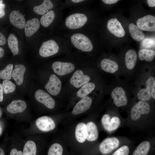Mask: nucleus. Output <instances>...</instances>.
Returning a JSON list of instances; mask_svg holds the SVG:
<instances>
[{"label": "nucleus", "mask_w": 155, "mask_h": 155, "mask_svg": "<svg viewBox=\"0 0 155 155\" xmlns=\"http://www.w3.org/2000/svg\"><path fill=\"white\" fill-rule=\"evenodd\" d=\"M119 144V141L117 138L115 137L107 138L100 144L99 150L102 154H106L117 148Z\"/></svg>", "instance_id": "nucleus-5"}, {"label": "nucleus", "mask_w": 155, "mask_h": 155, "mask_svg": "<svg viewBox=\"0 0 155 155\" xmlns=\"http://www.w3.org/2000/svg\"><path fill=\"white\" fill-rule=\"evenodd\" d=\"M36 125L40 130L48 132L53 130L55 127V123L51 117L46 116L38 118L36 121Z\"/></svg>", "instance_id": "nucleus-9"}, {"label": "nucleus", "mask_w": 155, "mask_h": 155, "mask_svg": "<svg viewBox=\"0 0 155 155\" xmlns=\"http://www.w3.org/2000/svg\"><path fill=\"white\" fill-rule=\"evenodd\" d=\"M86 125V139L90 142L96 140L98 136V132L97 126L93 122H88Z\"/></svg>", "instance_id": "nucleus-21"}, {"label": "nucleus", "mask_w": 155, "mask_h": 155, "mask_svg": "<svg viewBox=\"0 0 155 155\" xmlns=\"http://www.w3.org/2000/svg\"><path fill=\"white\" fill-rule=\"evenodd\" d=\"M137 26L142 30L150 32L155 31V17L151 15H147L138 19Z\"/></svg>", "instance_id": "nucleus-6"}, {"label": "nucleus", "mask_w": 155, "mask_h": 155, "mask_svg": "<svg viewBox=\"0 0 155 155\" xmlns=\"http://www.w3.org/2000/svg\"><path fill=\"white\" fill-rule=\"evenodd\" d=\"M1 109H0V117H1Z\"/></svg>", "instance_id": "nucleus-49"}, {"label": "nucleus", "mask_w": 155, "mask_h": 155, "mask_svg": "<svg viewBox=\"0 0 155 155\" xmlns=\"http://www.w3.org/2000/svg\"><path fill=\"white\" fill-rule=\"evenodd\" d=\"M139 57L141 60H145L147 61H152L155 56V52L152 49H142L138 52Z\"/></svg>", "instance_id": "nucleus-30"}, {"label": "nucleus", "mask_w": 155, "mask_h": 155, "mask_svg": "<svg viewBox=\"0 0 155 155\" xmlns=\"http://www.w3.org/2000/svg\"><path fill=\"white\" fill-rule=\"evenodd\" d=\"M13 65L11 64L7 65L5 68L0 71V79L2 80H10L13 69Z\"/></svg>", "instance_id": "nucleus-33"}, {"label": "nucleus", "mask_w": 155, "mask_h": 155, "mask_svg": "<svg viewBox=\"0 0 155 155\" xmlns=\"http://www.w3.org/2000/svg\"><path fill=\"white\" fill-rule=\"evenodd\" d=\"M27 104L25 101L18 100L13 101L7 107V111L11 113H22L25 110Z\"/></svg>", "instance_id": "nucleus-18"}, {"label": "nucleus", "mask_w": 155, "mask_h": 155, "mask_svg": "<svg viewBox=\"0 0 155 155\" xmlns=\"http://www.w3.org/2000/svg\"><path fill=\"white\" fill-rule=\"evenodd\" d=\"M101 122L104 128L109 132L117 129L121 123L120 119L118 117L114 116L111 118L109 115L107 114L103 116Z\"/></svg>", "instance_id": "nucleus-11"}, {"label": "nucleus", "mask_w": 155, "mask_h": 155, "mask_svg": "<svg viewBox=\"0 0 155 155\" xmlns=\"http://www.w3.org/2000/svg\"><path fill=\"white\" fill-rule=\"evenodd\" d=\"M84 0H72L71 1L74 3H78L84 1Z\"/></svg>", "instance_id": "nucleus-47"}, {"label": "nucleus", "mask_w": 155, "mask_h": 155, "mask_svg": "<svg viewBox=\"0 0 155 155\" xmlns=\"http://www.w3.org/2000/svg\"><path fill=\"white\" fill-rule=\"evenodd\" d=\"M52 67L55 73L62 76L73 71L74 69L75 66L71 63L57 61L53 64Z\"/></svg>", "instance_id": "nucleus-8"}, {"label": "nucleus", "mask_w": 155, "mask_h": 155, "mask_svg": "<svg viewBox=\"0 0 155 155\" xmlns=\"http://www.w3.org/2000/svg\"><path fill=\"white\" fill-rule=\"evenodd\" d=\"M36 99L39 102L43 104L49 109H53L55 107V101L48 93L41 90H36L35 94Z\"/></svg>", "instance_id": "nucleus-12"}, {"label": "nucleus", "mask_w": 155, "mask_h": 155, "mask_svg": "<svg viewBox=\"0 0 155 155\" xmlns=\"http://www.w3.org/2000/svg\"><path fill=\"white\" fill-rule=\"evenodd\" d=\"M102 69L104 71L111 73H114L118 69V65L115 61L111 60L104 59H102L100 63Z\"/></svg>", "instance_id": "nucleus-23"}, {"label": "nucleus", "mask_w": 155, "mask_h": 155, "mask_svg": "<svg viewBox=\"0 0 155 155\" xmlns=\"http://www.w3.org/2000/svg\"><path fill=\"white\" fill-rule=\"evenodd\" d=\"M55 13L52 10L48 11L43 15L40 19V23L44 27H48L52 23L55 18Z\"/></svg>", "instance_id": "nucleus-32"}, {"label": "nucleus", "mask_w": 155, "mask_h": 155, "mask_svg": "<svg viewBox=\"0 0 155 155\" xmlns=\"http://www.w3.org/2000/svg\"><path fill=\"white\" fill-rule=\"evenodd\" d=\"M40 25V22L36 18L28 20L24 26L26 35L28 37L31 36L38 30Z\"/></svg>", "instance_id": "nucleus-19"}, {"label": "nucleus", "mask_w": 155, "mask_h": 155, "mask_svg": "<svg viewBox=\"0 0 155 155\" xmlns=\"http://www.w3.org/2000/svg\"><path fill=\"white\" fill-rule=\"evenodd\" d=\"M154 78L153 77L149 78L146 81V88L142 89L138 93V98L141 101L146 102L149 100L151 97V92Z\"/></svg>", "instance_id": "nucleus-15"}, {"label": "nucleus", "mask_w": 155, "mask_h": 155, "mask_svg": "<svg viewBox=\"0 0 155 155\" xmlns=\"http://www.w3.org/2000/svg\"><path fill=\"white\" fill-rule=\"evenodd\" d=\"M37 151L36 143L33 141L29 140L25 144L22 153L23 155H36Z\"/></svg>", "instance_id": "nucleus-28"}, {"label": "nucleus", "mask_w": 155, "mask_h": 155, "mask_svg": "<svg viewBox=\"0 0 155 155\" xmlns=\"http://www.w3.org/2000/svg\"><path fill=\"white\" fill-rule=\"evenodd\" d=\"M0 155H6L5 151L3 148L0 146Z\"/></svg>", "instance_id": "nucleus-45"}, {"label": "nucleus", "mask_w": 155, "mask_h": 155, "mask_svg": "<svg viewBox=\"0 0 155 155\" xmlns=\"http://www.w3.org/2000/svg\"><path fill=\"white\" fill-rule=\"evenodd\" d=\"M9 48L14 55L18 54L19 53L18 42L16 36L13 34H10L7 40Z\"/></svg>", "instance_id": "nucleus-31"}, {"label": "nucleus", "mask_w": 155, "mask_h": 155, "mask_svg": "<svg viewBox=\"0 0 155 155\" xmlns=\"http://www.w3.org/2000/svg\"><path fill=\"white\" fill-rule=\"evenodd\" d=\"M87 20V18L85 14L75 13L69 16L66 18L65 24L70 29H78L84 26Z\"/></svg>", "instance_id": "nucleus-2"}, {"label": "nucleus", "mask_w": 155, "mask_h": 155, "mask_svg": "<svg viewBox=\"0 0 155 155\" xmlns=\"http://www.w3.org/2000/svg\"><path fill=\"white\" fill-rule=\"evenodd\" d=\"M9 20L11 23L16 27L22 29L25 24L26 20L24 16L19 11H12L9 15Z\"/></svg>", "instance_id": "nucleus-17"}, {"label": "nucleus", "mask_w": 155, "mask_h": 155, "mask_svg": "<svg viewBox=\"0 0 155 155\" xmlns=\"http://www.w3.org/2000/svg\"><path fill=\"white\" fill-rule=\"evenodd\" d=\"M129 152V147L124 145L117 150L112 155H128Z\"/></svg>", "instance_id": "nucleus-36"}, {"label": "nucleus", "mask_w": 155, "mask_h": 155, "mask_svg": "<svg viewBox=\"0 0 155 155\" xmlns=\"http://www.w3.org/2000/svg\"><path fill=\"white\" fill-rule=\"evenodd\" d=\"M137 59V54L135 50L130 49L126 53L125 60L127 68L131 70L135 66Z\"/></svg>", "instance_id": "nucleus-24"}, {"label": "nucleus", "mask_w": 155, "mask_h": 155, "mask_svg": "<svg viewBox=\"0 0 155 155\" xmlns=\"http://www.w3.org/2000/svg\"><path fill=\"white\" fill-rule=\"evenodd\" d=\"M4 54V49L0 47V58L2 57Z\"/></svg>", "instance_id": "nucleus-46"}, {"label": "nucleus", "mask_w": 155, "mask_h": 155, "mask_svg": "<svg viewBox=\"0 0 155 155\" xmlns=\"http://www.w3.org/2000/svg\"><path fill=\"white\" fill-rule=\"evenodd\" d=\"M61 86V82L59 79L55 75L53 74L50 76L45 88L50 94L56 96L59 93Z\"/></svg>", "instance_id": "nucleus-10"}, {"label": "nucleus", "mask_w": 155, "mask_h": 155, "mask_svg": "<svg viewBox=\"0 0 155 155\" xmlns=\"http://www.w3.org/2000/svg\"><path fill=\"white\" fill-rule=\"evenodd\" d=\"M3 88L2 84H0V102L3 101Z\"/></svg>", "instance_id": "nucleus-42"}, {"label": "nucleus", "mask_w": 155, "mask_h": 155, "mask_svg": "<svg viewBox=\"0 0 155 155\" xmlns=\"http://www.w3.org/2000/svg\"><path fill=\"white\" fill-rule=\"evenodd\" d=\"M129 29L131 36L134 40L140 41L144 38L145 34L142 30L134 24H130Z\"/></svg>", "instance_id": "nucleus-25"}, {"label": "nucleus", "mask_w": 155, "mask_h": 155, "mask_svg": "<svg viewBox=\"0 0 155 155\" xmlns=\"http://www.w3.org/2000/svg\"><path fill=\"white\" fill-rule=\"evenodd\" d=\"M95 84L92 82H88L83 85L77 92L78 96L83 98L86 96L95 88Z\"/></svg>", "instance_id": "nucleus-29"}, {"label": "nucleus", "mask_w": 155, "mask_h": 155, "mask_svg": "<svg viewBox=\"0 0 155 155\" xmlns=\"http://www.w3.org/2000/svg\"><path fill=\"white\" fill-rule=\"evenodd\" d=\"M92 102L90 97L86 96L83 98L75 106L72 111V114L76 115L86 111L90 108Z\"/></svg>", "instance_id": "nucleus-16"}, {"label": "nucleus", "mask_w": 155, "mask_h": 155, "mask_svg": "<svg viewBox=\"0 0 155 155\" xmlns=\"http://www.w3.org/2000/svg\"><path fill=\"white\" fill-rule=\"evenodd\" d=\"M107 27L112 34L117 37H122L125 35V32L123 26L116 18L109 20Z\"/></svg>", "instance_id": "nucleus-14"}, {"label": "nucleus", "mask_w": 155, "mask_h": 155, "mask_svg": "<svg viewBox=\"0 0 155 155\" xmlns=\"http://www.w3.org/2000/svg\"><path fill=\"white\" fill-rule=\"evenodd\" d=\"M90 80L88 76L84 74L82 70H79L74 73L70 79V82L75 87L79 88L88 83Z\"/></svg>", "instance_id": "nucleus-13"}, {"label": "nucleus", "mask_w": 155, "mask_h": 155, "mask_svg": "<svg viewBox=\"0 0 155 155\" xmlns=\"http://www.w3.org/2000/svg\"><path fill=\"white\" fill-rule=\"evenodd\" d=\"M71 43L76 48L83 51L89 52L93 48L92 44L90 39L81 33H75L71 38Z\"/></svg>", "instance_id": "nucleus-1"}, {"label": "nucleus", "mask_w": 155, "mask_h": 155, "mask_svg": "<svg viewBox=\"0 0 155 155\" xmlns=\"http://www.w3.org/2000/svg\"><path fill=\"white\" fill-rule=\"evenodd\" d=\"M53 7V5L51 0H44L42 4L34 6L33 10L38 14L43 15Z\"/></svg>", "instance_id": "nucleus-26"}, {"label": "nucleus", "mask_w": 155, "mask_h": 155, "mask_svg": "<svg viewBox=\"0 0 155 155\" xmlns=\"http://www.w3.org/2000/svg\"><path fill=\"white\" fill-rule=\"evenodd\" d=\"M111 95L115 105L118 107L125 106L127 103L126 93L121 87H117L112 90Z\"/></svg>", "instance_id": "nucleus-7"}, {"label": "nucleus", "mask_w": 155, "mask_h": 155, "mask_svg": "<svg viewBox=\"0 0 155 155\" xmlns=\"http://www.w3.org/2000/svg\"><path fill=\"white\" fill-rule=\"evenodd\" d=\"M142 45L146 48H149L152 46H154V40L151 38H146L143 40Z\"/></svg>", "instance_id": "nucleus-37"}, {"label": "nucleus", "mask_w": 155, "mask_h": 155, "mask_svg": "<svg viewBox=\"0 0 155 155\" xmlns=\"http://www.w3.org/2000/svg\"><path fill=\"white\" fill-rule=\"evenodd\" d=\"M3 90L5 94H7L13 92L16 89V86L11 82L8 80H4L3 82Z\"/></svg>", "instance_id": "nucleus-35"}, {"label": "nucleus", "mask_w": 155, "mask_h": 155, "mask_svg": "<svg viewBox=\"0 0 155 155\" xmlns=\"http://www.w3.org/2000/svg\"><path fill=\"white\" fill-rule=\"evenodd\" d=\"M150 147V142L145 141L141 143L134 151L132 155H147Z\"/></svg>", "instance_id": "nucleus-27"}, {"label": "nucleus", "mask_w": 155, "mask_h": 155, "mask_svg": "<svg viewBox=\"0 0 155 155\" xmlns=\"http://www.w3.org/2000/svg\"><path fill=\"white\" fill-rule=\"evenodd\" d=\"M147 2L150 7H154L155 6V0H148Z\"/></svg>", "instance_id": "nucleus-44"}, {"label": "nucleus", "mask_w": 155, "mask_h": 155, "mask_svg": "<svg viewBox=\"0 0 155 155\" xmlns=\"http://www.w3.org/2000/svg\"><path fill=\"white\" fill-rule=\"evenodd\" d=\"M104 3L106 4H112L117 3L119 0H102Z\"/></svg>", "instance_id": "nucleus-41"}, {"label": "nucleus", "mask_w": 155, "mask_h": 155, "mask_svg": "<svg viewBox=\"0 0 155 155\" xmlns=\"http://www.w3.org/2000/svg\"><path fill=\"white\" fill-rule=\"evenodd\" d=\"M14 67V69L12 71L11 77L17 85H20L23 82L26 68L25 66L22 64L16 65Z\"/></svg>", "instance_id": "nucleus-20"}, {"label": "nucleus", "mask_w": 155, "mask_h": 155, "mask_svg": "<svg viewBox=\"0 0 155 155\" xmlns=\"http://www.w3.org/2000/svg\"><path fill=\"white\" fill-rule=\"evenodd\" d=\"M63 150V148L60 144L54 143L49 147L47 155H62Z\"/></svg>", "instance_id": "nucleus-34"}, {"label": "nucleus", "mask_w": 155, "mask_h": 155, "mask_svg": "<svg viewBox=\"0 0 155 155\" xmlns=\"http://www.w3.org/2000/svg\"><path fill=\"white\" fill-rule=\"evenodd\" d=\"M150 110V104L148 102L140 101L134 105L130 111V117L134 121H136L140 118L142 115L149 113Z\"/></svg>", "instance_id": "nucleus-3"}, {"label": "nucleus", "mask_w": 155, "mask_h": 155, "mask_svg": "<svg viewBox=\"0 0 155 155\" xmlns=\"http://www.w3.org/2000/svg\"><path fill=\"white\" fill-rule=\"evenodd\" d=\"M3 1L0 0V18L3 17L5 14L4 9L5 4L3 3Z\"/></svg>", "instance_id": "nucleus-38"}, {"label": "nucleus", "mask_w": 155, "mask_h": 155, "mask_svg": "<svg viewBox=\"0 0 155 155\" xmlns=\"http://www.w3.org/2000/svg\"><path fill=\"white\" fill-rule=\"evenodd\" d=\"M151 96L154 99H155V80H154L152 86L151 92Z\"/></svg>", "instance_id": "nucleus-43"}, {"label": "nucleus", "mask_w": 155, "mask_h": 155, "mask_svg": "<svg viewBox=\"0 0 155 155\" xmlns=\"http://www.w3.org/2000/svg\"><path fill=\"white\" fill-rule=\"evenodd\" d=\"M59 50V46L54 40H50L43 42L40 48V55L43 57H49L57 53Z\"/></svg>", "instance_id": "nucleus-4"}, {"label": "nucleus", "mask_w": 155, "mask_h": 155, "mask_svg": "<svg viewBox=\"0 0 155 155\" xmlns=\"http://www.w3.org/2000/svg\"><path fill=\"white\" fill-rule=\"evenodd\" d=\"M9 155H23L22 151L18 150L16 148H13L10 151Z\"/></svg>", "instance_id": "nucleus-39"}, {"label": "nucleus", "mask_w": 155, "mask_h": 155, "mask_svg": "<svg viewBox=\"0 0 155 155\" xmlns=\"http://www.w3.org/2000/svg\"><path fill=\"white\" fill-rule=\"evenodd\" d=\"M86 124L82 122L78 123L76 126L75 131L77 140L80 143L84 142L86 139Z\"/></svg>", "instance_id": "nucleus-22"}, {"label": "nucleus", "mask_w": 155, "mask_h": 155, "mask_svg": "<svg viewBox=\"0 0 155 155\" xmlns=\"http://www.w3.org/2000/svg\"><path fill=\"white\" fill-rule=\"evenodd\" d=\"M3 132V129L0 125V136H1Z\"/></svg>", "instance_id": "nucleus-48"}, {"label": "nucleus", "mask_w": 155, "mask_h": 155, "mask_svg": "<svg viewBox=\"0 0 155 155\" xmlns=\"http://www.w3.org/2000/svg\"><path fill=\"white\" fill-rule=\"evenodd\" d=\"M7 42V40L3 35L0 32V45H4Z\"/></svg>", "instance_id": "nucleus-40"}]
</instances>
